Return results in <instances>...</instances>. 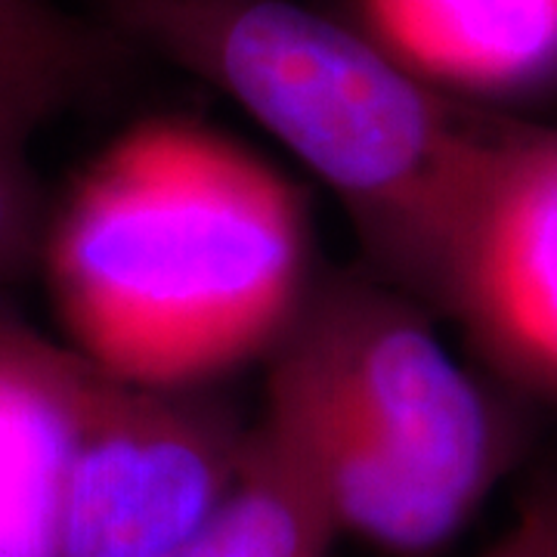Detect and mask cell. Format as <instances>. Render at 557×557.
<instances>
[{
    "instance_id": "obj_1",
    "label": "cell",
    "mask_w": 557,
    "mask_h": 557,
    "mask_svg": "<svg viewBox=\"0 0 557 557\" xmlns=\"http://www.w3.org/2000/svg\"><path fill=\"white\" fill-rule=\"evenodd\" d=\"M38 270L65 344L137 387H205L270 357L317 278L298 189L171 115L131 124L72 180Z\"/></svg>"
},
{
    "instance_id": "obj_2",
    "label": "cell",
    "mask_w": 557,
    "mask_h": 557,
    "mask_svg": "<svg viewBox=\"0 0 557 557\" xmlns=\"http://www.w3.org/2000/svg\"><path fill=\"white\" fill-rule=\"evenodd\" d=\"M106 28L199 75L329 186L375 276L446 310L502 115L300 0H100Z\"/></svg>"
},
{
    "instance_id": "obj_3",
    "label": "cell",
    "mask_w": 557,
    "mask_h": 557,
    "mask_svg": "<svg viewBox=\"0 0 557 557\" xmlns=\"http://www.w3.org/2000/svg\"><path fill=\"white\" fill-rule=\"evenodd\" d=\"M260 424L313 480L338 533L431 557L505 474L508 421L431 310L379 276L313 278L270 354Z\"/></svg>"
},
{
    "instance_id": "obj_4",
    "label": "cell",
    "mask_w": 557,
    "mask_h": 557,
    "mask_svg": "<svg viewBox=\"0 0 557 557\" xmlns=\"http://www.w3.org/2000/svg\"><path fill=\"white\" fill-rule=\"evenodd\" d=\"M248 443L201 387L109 379L62 474L50 557H174L236 486Z\"/></svg>"
},
{
    "instance_id": "obj_5",
    "label": "cell",
    "mask_w": 557,
    "mask_h": 557,
    "mask_svg": "<svg viewBox=\"0 0 557 557\" xmlns=\"http://www.w3.org/2000/svg\"><path fill=\"white\" fill-rule=\"evenodd\" d=\"M443 313L511 375L557 394V127L502 121Z\"/></svg>"
},
{
    "instance_id": "obj_6",
    "label": "cell",
    "mask_w": 557,
    "mask_h": 557,
    "mask_svg": "<svg viewBox=\"0 0 557 557\" xmlns=\"http://www.w3.org/2000/svg\"><path fill=\"white\" fill-rule=\"evenodd\" d=\"M109 375L0 307V545L50 557L65 465Z\"/></svg>"
},
{
    "instance_id": "obj_7",
    "label": "cell",
    "mask_w": 557,
    "mask_h": 557,
    "mask_svg": "<svg viewBox=\"0 0 557 557\" xmlns=\"http://www.w3.org/2000/svg\"><path fill=\"white\" fill-rule=\"evenodd\" d=\"M357 25L458 100L557 90V0H357Z\"/></svg>"
},
{
    "instance_id": "obj_8",
    "label": "cell",
    "mask_w": 557,
    "mask_h": 557,
    "mask_svg": "<svg viewBox=\"0 0 557 557\" xmlns=\"http://www.w3.org/2000/svg\"><path fill=\"white\" fill-rule=\"evenodd\" d=\"M124 40L53 0H0V137L28 146L115 78Z\"/></svg>"
},
{
    "instance_id": "obj_9",
    "label": "cell",
    "mask_w": 557,
    "mask_h": 557,
    "mask_svg": "<svg viewBox=\"0 0 557 557\" xmlns=\"http://www.w3.org/2000/svg\"><path fill=\"white\" fill-rule=\"evenodd\" d=\"M338 536L313 480L258 421L236 486L174 557H332Z\"/></svg>"
},
{
    "instance_id": "obj_10",
    "label": "cell",
    "mask_w": 557,
    "mask_h": 557,
    "mask_svg": "<svg viewBox=\"0 0 557 557\" xmlns=\"http://www.w3.org/2000/svg\"><path fill=\"white\" fill-rule=\"evenodd\" d=\"M25 152L28 146L0 137V282L38 270L50 220Z\"/></svg>"
},
{
    "instance_id": "obj_11",
    "label": "cell",
    "mask_w": 557,
    "mask_h": 557,
    "mask_svg": "<svg viewBox=\"0 0 557 557\" xmlns=\"http://www.w3.org/2000/svg\"><path fill=\"white\" fill-rule=\"evenodd\" d=\"M483 557H557V478L527 493L515 523Z\"/></svg>"
},
{
    "instance_id": "obj_12",
    "label": "cell",
    "mask_w": 557,
    "mask_h": 557,
    "mask_svg": "<svg viewBox=\"0 0 557 557\" xmlns=\"http://www.w3.org/2000/svg\"><path fill=\"white\" fill-rule=\"evenodd\" d=\"M0 557H28V555H22V552H13V548H3V545H0Z\"/></svg>"
}]
</instances>
